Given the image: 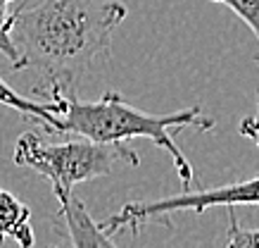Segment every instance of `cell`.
Instances as JSON below:
<instances>
[{
  "instance_id": "obj_1",
  "label": "cell",
  "mask_w": 259,
  "mask_h": 248,
  "mask_svg": "<svg viewBox=\"0 0 259 248\" xmlns=\"http://www.w3.org/2000/svg\"><path fill=\"white\" fill-rule=\"evenodd\" d=\"M126 19L117 0H22L12 10V69H40L48 88L74 93L79 79L110 55L112 36Z\"/></svg>"
},
{
  "instance_id": "obj_11",
  "label": "cell",
  "mask_w": 259,
  "mask_h": 248,
  "mask_svg": "<svg viewBox=\"0 0 259 248\" xmlns=\"http://www.w3.org/2000/svg\"><path fill=\"white\" fill-rule=\"evenodd\" d=\"M238 131H240V136L250 138V141H254V144L259 146V88H257V112L250 115V117H245V120L240 122Z\"/></svg>"
},
{
  "instance_id": "obj_4",
  "label": "cell",
  "mask_w": 259,
  "mask_h": 248,
  "mask_svg": "<svg viewBox=\"0 0 259 248\" xmlns=\"http://www.w3.org/2000/svg\"><path fill=\"white\" fill-rule=\"evenodd\" d=\"M214 205H259V176L243 179L236 184L217 186V189H204V191H183L171 198H159V200H136V203H126L121 210L107 220H102L100 227L105 232L117 234L121 229H131L138 232V227L145 222H162L169 224L166 217L171 212H197L202 215L204 210L214 208Z\"/></svg>"
},
{
  "instance_id": "obj_5",
  "label": "cell",
  "mask_w": 259,
  "mask_h": 248,
  "mask_svg": "<svg viewBox=\"0 0 259 248\" xmlns=\"http://www.w3.org/2000/svg\"><path fill=\"white\" fill-rule=\"evenodd\" d=\"M60 205H62V220L67 224V234H69L74 248H117L114 241L110 239V234L88 215L81 198L71 193Z\"/></svg>"
},
{
  "instance_id": "obj_9",
  "label": "cell",
  "mask_w": 259,
  "mask_h": 248,
  "mask_svg": "<svg viewBox=\"0 0 259 248\" xmlns=\"http://www.w3.org/2000/svg\"><path fill=\"white\" fill-rule=\"evenodd\" d=\"M15 0H0V55H5L10 60V64L17 62V53L15 43H12V12H10V5H12Z\"/></svg>"
},
{
  "instance_id": "obj_3",
  "label": "cell",
  "mask_w": 259,
  "mask_h": 248,
  "mask_svg": "<svg viewBox=\"0 0 259 248\" xmlns=\"http://www.w3.org/2000/svg\"><path fill=\"white\" fill-rule=\"evenodd\" d=\"M15 162L46 176L60 203L69 198L74 186L81 182L112 174L117 162H128L134 167L141 165V160H134L112 144H95L88 138L46 144L33 131H26L17 138Z\"/></svg>"
},
{
  "instance_id": "obj_10",
  "label": "cell",
  "mask_w": 259,
  "mask_h": 248,
  "mask_svg": "<svg viewBox=\"0 0 259 248\" xmlns=\"http://www.w3.org/2000/svg\"><path fill=\"white\" fill-rule=\"evenodd\" d=\"M231 229H228L226 248H259V229H243L233 210H228Z\"/></svg>"
},
{
  "instance_id": "obj_8",
  "label": "cell",
  "mask_w": 259,
  "mask_h": 248,
  "mask_svg": "<svg viewBox=\"0 0 259 248\" xmlns=\"http://www.w3.org/2000/svg\"><path fill=\"white\" fill-rule=\"evenodd\" d=\"M209 3H219V5H226L228 10H233L254 31V36L259 41V0H209ZM254 62L259 64V53L254 55Z\"/></svg>"
},
{
  "instance_id": "obj_6",
  "label": "cell",
  "mask_w": 259,
  "mask_h": 248,
  "mask_svg": "<svg viewBox=\"0 0 259 248\" xmlns=\"http://www.w3.org/2000/svg\"><path fill=\"white\" fill-rule=\"evenodd\" d=\"M48 96L50 98L46 103L24 98L17 93L15 88H10L5 81L0 79V105H8V108L19 112V115H24L26 120L38 122L43 131L53 134V131H60V112H62L60 88H48Z\"/></svg>"
},
{
  "instance_id": "obj_7",
  "label": "cell",
  "mask_w": 259,
  "mask_h": 248,
  "mask_svg": "<svg viewBox=\"0 0 259 248\" xmlns=\"http://www.w3.org/2000/svg\"><path fill=\"white\" fill-rule=\"evenodd\" d=\"M5 239L17 241L19 248H33L36 243L29 205L15 198L10 191L0 189V243Z\"/></svg>"
},
{
  "instance_id": "obj_2",
  "label": "cell",
  "mask_w": 259,
  "mask_h": 248,
  "mask_svg": "<svg viewBox=\"0 0 259 248\" xmlns=\"http://www.w3.org/2000/svg\"><path fill=\"white\" fill-rule=\"evenodd\" d=\"M60 103H62L60 131L76 134V136L95 141V144H112L121 153L131 155L134 160H141V158L136 155V151L126 146V141L128 138H150L152 144H157L162 151L169 153L186 189L193 182V167L174 141L171 129L195 127L200 131L214 129V120L202 115L200 105L171 112V115H148V112L128 105L124 96L117 91H107L98 100H79L74 93L60 91Z\"/></svg>"
}]
</instances>
